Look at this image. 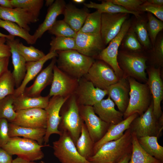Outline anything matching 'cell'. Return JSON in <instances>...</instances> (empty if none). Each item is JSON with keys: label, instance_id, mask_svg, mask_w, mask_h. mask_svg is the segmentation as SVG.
<instances>
[{"label": "cell", "instance_id": "obj_20", "mask_svg": "<svg viewBox=\"0 0 163 163\" xmlns=\"http://www.w3.org/2000/svg\"><path fill=\"white\" fill-rule=\"evenodd\" d=\"M94 112L103 121L110 124H116L123 120V113L115 108V104L108 96L93 106Z\"/></svg>", "mask_w": 163, "mask_h": 163}, {"label": "cell", "instance_id": "obj_44", "mask_svg": "<svg viewBox=\"0 0 163 163\" xmlns=\"http://www.w3.org/2000/svg\"><path fill=\"white\" fill-rule=\"evenodd\" d=\"M123 40L124 46L130 52H137L142 49V46L131 26L124 36Z\"/></svg>", "mask_w": 163, "mask_h": 163}, {"label": "cell", "instance_id": "obj_16", "mask_svg": "<svg viewBox=\"0 0 163 163\" xmlns=\"http://www.w3.org/2000/svg\"><path fill=\"white\" fill-rule=\"evenodd\" d=\"M14 121L11 123L34 128L46 127V116L44 109L33 108L18 110Z\"/></svg>", "mask_w": 163, "mask_h": 163}, {"label": "cell", "instance_id": "obj_23", "mask_svg": "<svg viewBox=\"0 0 163 163\" xmlns=\"http://www.w3.org/2000/svg\"><path fill=\"white\" fill-rule=\"evenodd\" d=\"M19 41V40L18 39H6V43L10 48L14 68L12 74L16 88L21 84L26 72V62L20 54L17 48V44Z\"/></svg>", "mask_w": 163, "mask_h": 163}, {"label": "cell", "instance_id": "obj_46", "mask_svg": "<svg viewBox=\"0 0 163 163\" xmlns=\"http://www.w3.org/2000/svg\"><path fill=\"white\" fill-rule=\"evenodd\" d=\"M109 1L114 4L124 8L129 11L136 12H139L138 11V8L139 6L144 2L145 0H109Z\"/></svg>", "mask_w": 163, "mask_h": 163}, {"label": "cell", "instance_id": "obj_53", "mask_svg": "<svg viewBox=\"0 0 163 163\" xmlns=\"http://www.w3.org/2000/svg\"><path fill=\"white\" fill-rule=\"evenodd\" d=\"M12 163H36L33 161H30L26 160L21 158L17 157L16 158L13 160Z\"/></svg>", "mask_w": 163, "mask_h": 163}, {"label": "cell", "instance_id": "obj_21", "mask_svg": "<svg viewBox=\"0 0 163 163\" xmlns=\"http://www.w3.org/2000/svg\"><path fill=\"white\" fill-rule=\"evenodd\" d=\"M138 116L137 113H134L117 124L110 125L104 136L99 141L94 143L93 149V155L105 143L121 137L124 132L129 128L133 121Z\"/></svg>", "mask_w": 163, "mask_h": 163}, {"label": "cell", "instance_id": "obj_28", "mask_svg": "<svg viewBox=\"0 0 163 163\" xmlns=\"http://www.w3.org/2000/svg\"><path fill=\"white\" fill-rule=\"evenodd\" d=\"M8 135L10 137H22L37 141L43 145L46 128H34L18 126L8 122Z\"/></svg>", "mask_w": 163, "mask_h": 163}, {"label": "cell", "instance_id": "obj_40", "mask_svg": "<svg viewBox=\"0 0 163 163\" xmlns=\"http://www.w3.org/2000/svg\"><path fill=\"white\" fill-rule=\"evenodd\" d=\"M15 86L12 72L8 70L0 77V100L7 96L13 95Z\"/></svg>", "mask_w": 163, "mask_h": 163}, {"label": "cell", "instance_id": "obj_51", "mask_svg": "<svg viewBox=\"0 0 163 163\" xmlns=\"http://www.w3.org/2000/svg\"><path fill=\"white\" fill-rule=\"evenodd\" d=\"M10 57H0V77L8 70Z\"/></svg>", "mask_w": 163, "mask_h": 163}, {"label": "cell", "instance_id": "obj_30", "mask_svg": "<svg viewBox=\"0 0 163 163\" xmlns=\"http://www.w3.org/2000/svg\"><path fill=\"white\" fill-rule=\"evenodd\" d=\"M132 150L128 163H163L149 155L142 148L134 133L132 132Z\"/></svg>", "mask_w": 163, "mask_h": 163}, {"label": "cell", "instance_id": "obj_58", "mask_svg": "<svg viewBox=\"0 0 163 163\" xmlns=\"http://www.w3.org/2000/svg\"><path fill=\"white\" fill-rule=\"evenodd\" d=\"M85 0H73L72 2H74L78 4H81L82 3H84L85 2Z\"/></svg>", "mask_w": 163, "mask_h": 163}, {"label": "cell", "instance_id": "obj_19", "mask_svg": "<svg viewBox=\"0 0 163 163\" xmlns=\"http://www.w3.org/2000/svg\"><path fill=\"white\" fill-rule=\"evenodd\" d=\"M0 19L15 23L29 32L30 30L29 25L38 21V18L32 14L24 9L6 8L0 6Z\"/></svg>", "mask_w": 163, "mask_h": 163}, {"label": "cell", "instance_id": "obj_57", "mask_svg": "<svg viewBox=\"0 0 163 163\" xmlns=\"http://www.w3.org/2000/svg\"><path fill=\"white\" fill-rule=\"evenodd\" d=\"M54 1V0H46L45 5L46 6L50 7L53 5Z\"/></svg>", "mask_w": 163, "mask_h": 163}, {"label": "cell", "instance_id": "obj_49", "mask_svg": "<svg viewBox=\"0 0 163 163\" xmlns=\"http://www.w3.org/2000/svg\"><path fill=\"white\" fill-rule=\"evenodd\" d=\"M11 56L10 48L6 43V38L0 37V57H10Z\"/></svg>", "mask_w": 163, "mask_h": 163}, {"label": "cell", "instance_id": "obj_55", "mask_svg": "<svg viewBox=\"0 0 163 163\" xmlns=\"http://www.w3.org/2000/svg\"><path fill=\"white\" fill-rule=\"evenodd\" d=\"M131 154L125 156L117 163H128L130 159Z\"/></svg>", "mask_w": 163, "mask_h": 163}, {"label": "cell", "instance_id": "obj_18", "mask_svg": "<svg viewBox=\"0 0 163 163\" xmlns=\"http://www.w3.org/2000/svg\"><path fill=\"white\" fill-rule=\"evenodd\" d=\"M148 73L147 84L153 98V113L158 119L163 114L161 103L163 99V84L160 69L152 67L148 70Z\"/></svg>", "mask_w": 163, "mask_h": 163}, {"label": "cell", "instance_id": "obj_36", "mask_svg": "<svg viewBox=\"0 0 163 163\" xmlns=\"http://www.w3.org/2000/svg\"><path fill=\"white\" fill-rule=\"evenodd\" d=\"M101 14L97 10L89 13L78 32L89 34H101Z\"/></svg>", "mask_w": 163, "mask_h": 163}, {"label": "cell", "instance_id": "obj_34", "mask_svg": "<svg viewBox=\"0 0 163 163\" xmlns=\"http://www.w3.org/2000/svg\"><path fill=\"white\" fill-rule=\"evenodd\" d=\"M0 27L7 30L10 35L21 38L28 44L33 45L36 42L33 35L15 23L0 19Z\"/></svg>", "mask_w": 163, "mask_h": 163}, {"label": "cell", "instance_id": "obj_47", "mask_svg": "<svg viewBox=\"0 0 163 163\" xmlns=\"http://www.w3.org/2000/svg\"><path fill=\"white\" fill-rule=\"evenodd\" d=\"M8 122L5 118H0V148H2L9 141Z\"/></svg>", "mask_w": 163, "mask_h": 163}, {"label": "cell", "instance_id": "obj_10", "mask_svg": "<svg viewBox=\"0 0 163 163\" xmlns=\"http://www.w3.org/2000/svg\"><path fill=\"white\" fill-rule=\"evenodd\" d=\"M69 97L53 96L49 100L47 106L44 109L46 116V130L44 139V145L47 144L51 135L56 134L60 136L62 134V132L58 129L61 119L60 111L62 106Z\"/></svg>", "mask_w": 163, "mask_h": 163}, {"label": "cell", "instance_id": "obj_43", "mask_svg": "<svg viewBox=\"0 0 163 163\" xmlns=\"http://www.w3.org/2000/svg\"><path fill=\"white\" fill-rule=\"evenodd\" d=\"M48 32L57 37L75 38L77 33L63 20L56 21Z\"/></svg>", "mask_w": 163, "mask_h": 163}, {"label": "cell", "instance_id": "obj_35", "mask_svg": "<svg viewBox=\"0 0 163 163\" xmlns=\"http://www.w3.org/2000/svg\"><path fill=\"white\" fill-rule=\"evenodd\" d=\"M136 18L137 19L134 23H132L131 27L142 47L149 49L152 44L147 28V21L140 16Z\"/></svg>", "mask_w": 163, "mask_h": 163}, {"label": "cell", "instance_id": "obj_14", "mask_svg": "<svg viewBox=\"0 0 163 163\" xmlns=\"http://www.w3.org/2000/svg\"><path fill=\"white\" fill-rule=\"evenodd\" d=\"M128 14L124 13L101 14V35L105 46L119 33L123 24L127 19Z\"/></svg>", "mask_w": 163, "mask_h": 163}, {"label": "cell", "instance_id": "obj_6", "mask_svg": "<svg viewBox=\"0 0 163 163\" xmlns=\"http://www.w3.org/2000/svg\"><path fill=\"white\" fill-rule=\"evenodd\" d=\"M67 108L60 115L61 119L58 129L68 132L75 144L81 132L84 122L81 116L75 95H72Z\"/></svg>", "mask_w": 163, "mask_h": 163}, {"label": "cell", "instance_id": "obj_11", "mask_svg": "<svg viewBox=\"0 0 163 163\" xmlns=\"http://www.w3.org/2000/svg\"><path fill=\"white\" fill-rule=\"evenodd\" d=\"M86 75L95 87L103 90H107L119 79L112 68L102 61H94Z\"/></svg>", "mask_w": 163, "mask_h": 163}, {"label": "cell", "instance_id": "obj_48", "mask_svg": "<svg viewBox=\"0 0 163 163\" xmlns=\"http://www.w3.org/2000/svg\"><path fill=\"white\" fill-rule=\"evenodd\" d=\"M153 54L155 61L161 64L163 60V37L161 35L157 38L153 46Z\"/></svg>", "mask_w": 163, "mask_h": 163}, {"label": "cell", "instance_id": "obj_29", "mask_svg": "<svg viewBox=\"0 0 163 163\" xmlns=\"http://www.w3.org/2000/svg\"><path fill=\"white\" fill-rule=\"evenodd\" d=\"M50 97L49 95L45 97L40 95L32 97L23 94L17 97H14L13 103L14 110L16 111L33 108L44 109L48 104Z\"/></svg>", "mask_w": 163, "mask_h": 163}, {"label": "cell", "instance_id": "obj_1", "mask_svg": "<svg viewBox=\"0 0 163 163\" xmlns=\"http://www.w3.org/2000/svg\"><path fill=\"white\" fill-rule=\"evenodd\" d=\"M132 135L129 128L123 136L107 142L87 160L91 163H117L126 155L131 153Z\"/></svg>", "mask_w": 163, "mask_h": 163}, {"label": "cell", "instance_id": "obj_5", "mask_svg": "<svg viewBox=\"0 0 163 163\" xmlns=\"http://www.w3.org/2000/svg\"><path fill=\"white\" fill-rule=\"evenodd\" d=\"M129 128L137 138L145 136L158 137L161 135L163 129V114L158 119L153 111L152 101L147 110L138 116L131 123Z\"/></svg>", "mask_w": 163, "mask_h": 163}, {"label": "cell", "instance_id": "obj_41", "mask_svg": "<svg viewBox=\"0 0 163 163\" xmlns=\"http://www.w3.org/2000/svg\"><path fill=\"white\" fill-rule=\"evenodd\" d=\"M17 48L26 62L37 61L46 55L43 52L34 46H26L20 41L17 44Z\"/></svg>", "mask_w": 163, "mask_h": 163}, {"label": "cell", "instance_id": "obj_9", "mask_svg": "<svg viewBox=\"0 0 163 163\" xmlns=\"http://www.w3.org/2000/svg\"><path fill=\"white\" fill-rule=\"evenodd\" d=\"M119 65L130 76L141 80L148 79L145 70L146 58L137 52L121 51L118 52Z\"/></svg>", "mask_w": 163, "mask_h": 163}, {"label": "cell", "instance_id": "obj_17", "mask_svg": "<svg viewBox=\"0 0 163 163\" xmlns=\"http://www.w3.org/2000/svg\"><path fill=\"white\" fill-rule=\"evenodd\" d=\"M75 92L79 105L91 106L101 101L107 94V90L95 87L91 82L87 80L80 81Z\"/></svg>", "mask_w": 163, "mask_h": 163}, {"label": "cell", "instance_id": "obj_25", "mask_svg": "<svg viewBox=\"0 0 163 163\" xmlns=\"http://www.w3.org/2000/svg\"><path fill=\"white\" fill-rule=\"evenodd\" d=\"M129 86L126 80L123 78L110 86L107 90V94L115 104L119 111L123 113L129 103Z\"/></svg>", "mask_w": 163, "mask_h": 163}, {"label": "cell", "instance_id": "obj_2", "mask_svg": "<svg viewBox=\"0 0 163 163\" xmlns=\"http://www.w3.org/2000/svg\"><path fill=\"white\" fill-rule=\"evenodd\" d=\"M57 67L66 74L76 79L86 75L94 62L93 58L83 55L75 50L57 51Z\"/></svg>", "mask_w": 163, "mask_h": 163}, {"label": "cell", "instance_id": "obj_42", "mask_svg": "<svg viewBox=\"0 0 163 163\" xmlns=\"http://www.w3.org/2000/svg\"><path fill=\"white\" fill-rule=\"evenodd\" d=\"M147 28L151 44L154 46L158 33L163 29V21L148 13Z\"/></svg>", "mask_w": 163, "mask_h": 163}, {"label": "cell", "instance_id": "obj_38", "mask_svg": "<svg viewBox=\"0 0 163 163\" xmlns=\"http://www.w3.org/2000/svg\"><path fill=\"white\" fill-rule=\"evenodd\" d=\"M14 8L25 9L38 18L41 10L43 7V0H11Z\"/></svg>", "mask_w": 163, "mask_h": 163}, {"label": "cell", "instance_id": "obj_52", "mask_svg": "<svg viewBox=\"0 0 163 163\" xmlns=\"http://www.w3.org/2000/svg\"><path fill=\"white\" fill-rule=\"evenodd\" d=\"M0 6L6 8H14L11 0H0Z\"/></svg>", "mask_w": 163, "mask_h": 163}, {"label": "cell", "instance_id": "obj_24", "mask_svg": "<svg viewBox=\"0 0 163 163\" xmlns=\"http://www.w3.org/2000/svg\"><path fill=\"white\" fill-rule=\"evenodd\" d=\"M57 56L56 51H51L37 61L26 62L25 76L20 86L15 89L14 96L17 97L23 94L27 85L41 72L44 64L49 60Z\"/></svg>", "mask_w": 163, "mask_h": 163}, {"label": "cell", "instance_id": "obj_45", "mask_svg": "<svg viewBox=\"0 0 163 163\" xmlns=\"http://www.w3.org/2000/svg\"><path fill=\"white\" fill-rule=\"evenodd\" d=\"M138 11L141 13L147 12L155 16L160 20L163 21V6L153 5L145 0L144 2L139 6Z\"/></svg>", "mask_w": 163, "mask_h": 163}, {"label": "cell", "instance_id": "obj_22", "mask_svg": "<svg viewBox=\"0 0 163 163\" xmlns=\"http://www.w3.org/2000/svg\"><path fill=\"white\" fill-rule=\"evenodd\" d=\"M56 62V57L53 58L49 64L39 73L33 84L28 87H26L23 94L32 97L40 96L42 91L51 84L53 69Z\"/></svg>", "mask_w": 163, "mask_h": 163}, {"label": "cell", "instance_id": "obj_33", "mask_svg": "<svg viewBox=\"0 0 163 163\" xmlns=\"http://www.w3.org/2000/svg\"><path fill=\"white\" fill-rule=\"evenodd\" d=\"M137 138L140 145L146 152L163 162V147L158 144L157 137L145 136Z\"/></svg>", "mask_w": 163, "mask_h": 163}, {"label": "cell", "instance_id": "obj_60", "mask_svg": "<svg viewBox=\"0 0 163 163\" xmlns=\"http://www.w3.org/2000/svg\"></svg>", "mask_w": 163, "mask_h": 163}, {"label": "cell", "instance_id": "obj_8", "mask_svg": "<svg viewBox=\"0 0 163 163\" xmlns=\"http://www.w3.org/2000/svg\"><path fill=\"white\" fill-rule=\"evenodd\" d=\"M131 24L130 20H126L118 34L110 42L107 46L103 49L97 55L100 60L111 67L118 77L122 75L123 72L117 60L118 49Z\"/></svg>", "mask_w": 163, "mask_h": 163}, {"label": "cell", "instance_id": "obj_59", "mask_svg": "<svg viewBox=\"0 0 163 163\" xmlns=\"http://www.w3.org/2000/svg\"><path fill=\"white\" fill-rule=\"evenodd\" d=\"M41 163H45V162H44V161H41Z\"/></svg>", "mask_w": 163, "mask_h": 163}, {"label": "cell", "instance_id": "obj_56", "mask_svg": "<svg viewBox=\"0 0 163 163\" xmlns=\"http://www.w3.org/2000/svg\"><path fill=\"white\" fill-rule=\"evenodd\" d=\"M0 37H4L8 39H14V36L9 35L3 34L0 32Z\"/></svg>", "mask_w": 163, "mask_h": 163}, {"label": "cell", "instance_id": "obj_4", "mask_svg": "<svg viewBox=\"0 0 163 163\" xmlns=\"http://www.w3.org/2000/svg\"><path fill=\"white\" fill-rule=\"evenodd\" d=\"M128 80L129 97L127 107L123 113V119L135 113L141 115L147 110L151 102L147 84L141 83L132 77H129Z\"/></svg>", "mask_w": 163, "mask_h": 163}, {"label": "cell", "instance_id": "obj_37", "mask_svg": "<svg viewBox=\"0 0 163 163\" xmlns=\"http://www.w3.org/2000/svg\"><path fill=\"white\" fill-rule=\"evenodd\" d=\"M14 98L13 95H11L0 100V118L5 119L9 123L13 122L16 116L13 106Z\"/></svg>", "mask_w": 163, "mask_h": 163}, {"label": "cell", "instance_id": "obj_15", "mask_svg": "<svg viewBox=\"0 0 163 163\" xmlns=\"http://www.w3.org/2000/svg\"><path fill=\"white\" fill-rule=\"evenodd\" d=\"M75 38L76 50L90 57L98 55L105 48L101 34H89L78 32Z\"/></svg>", "mask_w": 163, "mask_h": 163}, {"label": "cell", "instance_id": "obj_27", "mask_svg": "<svg viewBox=\"0 0 163 163\" xmlns=\"http://www.w3.org/2000/svg\"><path fill=\"white\" fill-rule=\"evenodd\" d=\"M89 13L87 8H79L72 4L66 5L63 20L76 32L80 30Z\"/></svg>", "mask_w": 163, "mask_h": 163}, {"label": "cell", "instance_id": "obj_39", "mask_svg": "<svg viewBox=\"0 0 163 163\" xmlns=\"http://www.w3.org/2000/svg\"><path fill=\"white\" fill-rule=\"evenodd\" d=\"M50 52L66 51L69 50H76L75 38L66 37H57L52 38L50 43Z\"/></svg>", "mask_w": 163, "mask_h": 163}, {"label": "cell", "instance_id": "obj_26", "mask_svg": "<svg viewBox=\"0 0 163 163\" xmlns=\"http://www.w3.org/2000/svg\"><path fill=\"white\" fill-rule=\"evenodd\" d=\"M66 5L65 2L63 0H56L49 7L44 21L39 25L33 34L36 41L54 24L57 17L63 14Z\"/></svg>", "mask_w": 163, "mask_h": 163}, {"label": "cell", "instance_id": "obj_7", "mask_svg": "<svg viewBox=\"0 0 163 163\" xmlns=\"http://www.w3.org/2000/svg\"><path fill=\"white\" fill-rule=\"evenodd\" d=\"M58 139L53 143L54 156L61 163H91L81 155L69 134L61 132Z\"/></svg>", "mask_w": 163, "mask_h": 163}, {"label": "cell", "instance_id": "obj_31", "mask_svg": "<svg viewBox=\"0 0 163 163\" xmlns=\"http://www.w3.org/2000/svg\"><path fill=\"white\" fill-rule=\"evenodd\" d=\"M94 144L84 122L80 135L75 144L77 151L81 155L87 160L93 155Z\"/></svg>", "mask_w": 163, "mask_h": 163}, {"label": "cell", "instance_id": "obj_3", "mask_svg": "<svg viewBox=\"0 0 163 163\" xmlns=\"http://www.w3.org/2000/svg\"><path fill=\"white\" fill-rule=\"evenodd\" d=\"M49 144L40 145L37 141L20 137H10L2 148L10 155L30 161L42 159L44 154L42 148L50 146Z\"/></svg>", "mask_w": 163, "mask_h": 163}, {"label": "cell", "instance_id": "obj_12", "mask_svg": "<svg viewBox=\"0 0 163 163\" xmlns=\"http://www.w3.org/2000/svg\"><path fill=\"white\" fill-rule=\"evenodd\" d=\"M79 107L81 118L91 139L95 143L104 136L110 125L96 114L93 106L79 105Z\"/></svg>", "mask_w": 163, "mask_h": 163}, {"label": "cell", "instance_id": "obj_54", "mask_svg": "<svg viewBox=\"0 0 163 163\" xmlns=\"http://www.w3.org/2000/svg\"><path fill=\"white\" fill-rule=\"evenodd\" d=\"M148 2L157 5L163 6V0H146Z\"/></svg>", "mask_w": 163, "mask_h": 163}, {"label": "cell", "instance_id": "obj_13", "mask_svg": "<svg viewBox=\"0 0 163 163\" xmlns=\"http://www.w3.org/2000/svg\"><path fill=\"white\" fill-rule=\"evenodd\" d=\"M78 84L77 79L69 77L56 64L53 69V78L48 95L50 97L56 96H70L75 91Z\"/></svg>", "mask_w": 163, "mask_h": 163}, {"label": "cell", "instance_id": "obj_32", "mask_svg": "<svg viewBox=\"0 0 163 163\" xmlns=\"http://www.w3.org/2000/svg\"><path fill=\"white\" fill-rule=\"evenodd\" d=\"M83 4L86 8L96 9L101 14L124 13L133 14L136 18H138L140 16V14L141 13L140 12H134L129 11L121 6L113 4L109 0L103 1L100 4L90 1L89 3H84Z\"/></svg>", "mask_w": 163, "mask_h": 163}, {"label": "cell", "instance_id": "obj_50", "mask_svg": "<svg viewBox=\"0 0 163 163\" xmlns=\"http://www.w3.org/2000/svg\"><path fill=\"white\" fill-rule=\"evenodd\" d=\"M12 155L2 148H0V163H12Z\"/></svg>", "mask_w": 163, "mask_h": 163}]
</instances>
